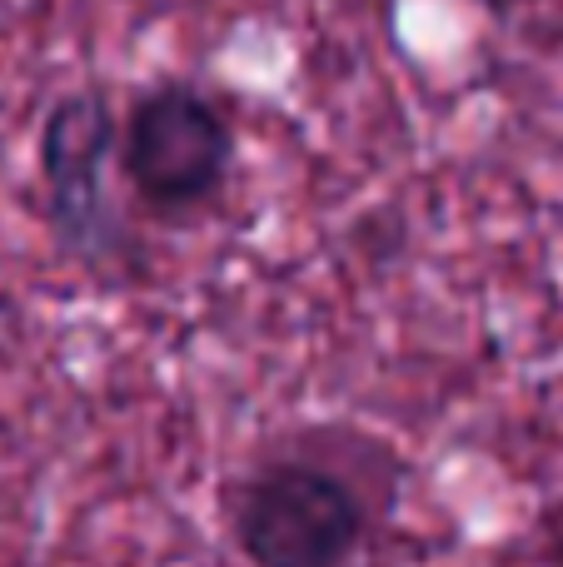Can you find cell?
<instances>
[{
  "label": "cell",
  "mask_w": 563,
  "mask_h": 567,
  "mask_svg": "<svg viewBox=\"0 0 563 567\" xmlns=\"http://www.w3.org/2000/svg\"><path fill=\"white\" fill-rule=\"evenodd\" d=\"M120 145V110L110 90L75 85L45 110L35 140L40 169V209L45 229L65 259L85 269L125 265L135 255V235L125 225L110 165Z\"/></svg>",
  "instance_id": "obj_3"
},
{
  "label": "cell",
  "mask_w": 563,
  "mask_h": 567,
  "mask_svg": "<svg viewBox=\"0 0 563 567\" xmlns=\"http://www.w3.org/2000/svg\"><path fill=\"white\" fill-rule=\"evenodd\" d=\"M399 468L355 429L279 433L229 478V543L249 567H355L395 513Z\"/></svg>",
  "instance_id": "obj_1"
},
{
  "label": "cell",
  "mask_w": 563,
  "mask_h": 567,
  "mask_svg": "<svg viewBox=\"0 0 563 567\" xmlns=\"http://www.w3.org/2000/svg\"><path fill=\"white\" fill-rule=\"evenodd\" d=\"M235 155V120L205 85L185 75L150 80L145 90H135L125 120H120V175H125L130 195L170 225L199 219L219 205Z\"/></svg>",
  "instance_id": "obj_2"
},
{
  "label": "cell",
  "mask_w": 563,
  "mask_h": 567,
  "mask_svg": "<svg viewBox=\"0 0 563 567\" xmlns=\"http://www.w3.org/2000/svg\"><path fill=\"white\" fill-rule=\"evenodd\" d=\"M484 16H494V20H509V16H519V10H529V6H539V0H474Z\"/></svg>",
  "instance_id": "obj_5"
},
{
  "label": "cell",
  "mask_w": 563,
  "mask_h": 567,
  "mask_svg": "<svg viewBox=\"0 0 563 567\" xmlns=\"http://www.w3.org/2000/svg\"><path fill=\"white\" fill-rule=\"evenodd\" d=\"M544 567H563V498L544 518Z\"/></svg>",
  "instance_id": "obj_4"
}]
</instances>
